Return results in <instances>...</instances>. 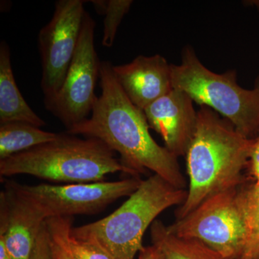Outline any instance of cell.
<instances>
[{
    "mask_svg": "<svg viewBox=\"0 0 259 259\" xmlns=\"http://www.w3.org/2000/svg\"><path fill=\"white\" fill-rule=\"evenodd\" d=\"M172 88L185 92L201 106L219 112L237 131L254 139L259 131V76L253 90L238 84L236 72L215 74L199 60L192 47L180 65L171 64Z\"/></svg>",
    "mask_w": 259,
    "mask_h": 259,
    "instance_id": "5b68a950",
    "label": "cell"
},
{
    "mask_svg": "<svg viewBox=\"0 0 259 259\" xmlns=\"http://www.w3.org/2000/svg\"><path fill=\"white\" fill-rule=\"evenodd\" d=\"M23 122L41 127L45 121L32 110L17 86L9 46L0 42V124Z\"/></svg>",
    "mask_w": 259,
    "mask_h": 259,
    "instance_id": "4fadbf2b",
    "label": "cell"
},
{
    "mask_svg": "<svg viewBox=\"0 0 259 259\" xmlns=\"http://www.w3.org/2000/svg\"><path fill=\"white\" fill-rule=\"evenodd\" d=\"M187 190L177 188L157 175L142 180L139 188L111 214L95 222L72 227L71 235L96 240L115 259H134L143 248V238L156 218L181 205Z\"/></svg>",
    "mask_w": 259,
    "mask_h": 259,
    "instance_id": "277c9868",
    "label": "cell"
},
{
    "mask_svg": "<svg viewBox=\"0 0 259 259\" xmlns=\"http://www.w3.org/2000/svg\"><path fill=\"white\" fill-rule=\"evenodd\" d=\"M90 2L93 3L97 13L105 17L102 46L111 48L115 41L117 29L134 2L132 0H93Z\"/></svg>",
    "mask_w": 259,
    "mask_h": 259,
    "instance_id": "e0dca14e",
    "label": "cell"
},
{
    "mask_svg": "<svg viewBox=\"0 0 259 259\" xmlns=\"http://www.w3.org/2000/svg\"><path fill=\"white\" fill-rule=\"evenodd\" d=\"M83 0L56 2L52 18L37 37L41 58L40 87L45 106L60 91L74 58L85 11Z\"/></svg>",
    "mask_w": 259,
    "mask_h": 259,
    "instance_id": "ba28073f",
    "label": "cell"
},
{
    "mask_svg": "<svg viewBox=\"0 0 259 259\" xmlns=\"http://www.w3.org/2000/svg\"><path fill=\"white\" fill-rule=\"evenodd\" d=\"M193 102L185 92L173 88L144 110L149 127L161 136L164 147L177 158L186 156L197 127Z\"/></svg>",
    "mask_w": 259,
    "mask_h": 259,
    "instance_id": "8fae6325",
    "label": "cell"
},
{
    "mask_svg": "<svg viewBox=\"0 0 259 259\" xmlns=\"http://www.w3.org/2000/svg\"><path fill=\"white\" fill-rule=\"evenodd\" d=\"M248 169L253 180V183L259 185V131L256 137L253 139Z\"/></svg>",
    "mask_w": 259,
    "mask_h": 259,
    "instance_id": "44dd1931",
    "label": "cell"
},
{
    "mask_svg": "<svg viewBox=\"0 0 259 259\" xmlns=\"http://www.w3.org/2000/svg\"><path fill=\"white\" fill-rule=\"evenodd\" d=\"M248 225V237L240 259H253L259 253V185L241 186Z\"/></svg>",
    "mask_w": 259,
    "mask_h": 259,
    "instance_id": "2e32d148",
    "label": "cell"
},
{
    "mask_svg": "<svg viewBox=\"0 0 259 259\" xmlns=\"http://www.w3.org/2000/svg\"><path fill=\"white\" fill-rule=\"evenodd\" d=\"M253 259H259V253L258 255H256V256Z\"/></svg>",
    "mask_w": 259,
    "mask_h": 259,
    "instance_id": "cb8c5ba5",
    "label": "cell"
},
{
    "mask_svg": "<svg viewBox=\"0 0 259 259\" xmlns=\"http://www.w3.org/2000/svg\"><path fill=\"white\" fill-rule=\"evenodd\" d=\"M112 66L110 61H101L102 93L91 116L66 133L100 140L118 153L121 162L138 176L150 170L177 188L186 190L187 181L178 158L153 139L144 110L126 96Z\"/></svg>",
    "mask_w": 259,
    "mask_h": 259,
    "instance_id": "6da1fadb",
    "label": "cell"
},
{
    "mask_svg": "<svg viewBox=\"0 0 259 259\" xmlns=\"http://www.w3.org/2000/svg\"><path fill=\"white\" fill-rule=\"evenodd\" d=\"M0 259H12L3 241H0Z\"/></svg>",
    "mask_w": 259,
    "mask_h": 259,
    "instance_id": "603a6c76",
    "label": "cell"
},
{
    "mask_svg": "<svg viewBox=\"0 0 259 259\" xmlns=\"http://www.w3.org/2000/svg\"><path fill=\"white\" fill-rule=\"evenodd\" d=\"M95 20L85 13L79 42L60 91L45 106L66 131L88 118L97 100L95 88L100 63L95 47Z\"/></svg>",
    "mask_w": 259,
    "mask_h": 259,
    "instance_id": "52a82bcc",
    "label": "cell"
},
{
    "mask_svg": "<svg viewBox=\"0 0 259 259\" xmlns=\"http://www.w3.org/2000/svg\"><path fill=\"white\" fill-rule=\"evenodd\" d=\"M30 259H54L46 222L37 236L36 243Z\"/></svg>",
    "mask_w": 259,
    "mask_h": 259,
    "instance_id": "ffe728a7",
    "label": "cell"
},
{
    "mask_svg": "<svg viewBox=\"0 0 259 259\" xmlns=\"http://www.w3.org/2000/svg\"><path fill=\"white\" fill-rule=\"evenodd\" d=\"M142 180L140 177H131L116 182L20 186L48 219L100 212L117 199L131 196Z\"/></svg>",
    "mask_w": 259,
    "mask_h": 259,
    "instance_id": "9c48e42d",
    "label": "cell"
},
{
    "mask_svg": "<svg viewBox=\"0 0 259 259\" xmlns=\"http://www.w3.org/2000/svg\"><path fill=\"white\" fill-rule=\"evenodd\" d=\"M112 69L126 96L142 110L173 89L171 64L159 54L139 56L129 64Z\"/></svg>",
    "mask_w": 259,
    "mask_h": 259,
    "instance_id": "7c38bea8",
    "label": "cell"
},
{
    "mask_svg": "<svg viewBox=\"0 0 259 259\" xmlns=\"http://www.w3.org/2000/svg\"><path fill=\"white\" fill-rule=\"evenodd\" d=\"M253 139L205 106L197 112V127L187 153L188 190L176 213L182 219L214 194L241 187L248 168Z\"/></svg>",
    "mask_w": 259,
    "mask_h": 259,
    "instance_id": "7a4b0ae2",
    "label": "cell"
},
{
    "mask_svg": "<svg viewBox=\"0 0 259 259\" xmlns=\"http://www.w3.org/2000/svg\"><path fill=\"white\" fill-rule=\"evenodd\" d=\"M0 192V241L12 259H30L47 216L20 188L5 180Z\"/></svg>",
    "mask_w": 259,
    "mask_h": 259,
    "instance_id": "30bf717a",
    "label": "cell"
},
{
    "mask_svg": "<svg viewBox=\"0 0 259 259\" xmlns=\"http://www.w3.org/2000/svg\"><path fill=\"white\" fill-rule=\"evenodd\" d=\"M139 253V259H165L161 250L153 244L143 247Z\"/></svg>",
    "mask_w": 259,
    "mask_h": 259,
    "instance_id": "7402d4cb",
    "label": "cell"
},
{
    "mask_svg": "<svg viewBox=\"0 0 259 259\" xmlns=\"http://www.w3.org/2000/svg\"><path fill=\"white\" fill-rule=\"evenodd\" d=\"M59 136L27 122L0 124V160L51 142Z\"/></svg>",
    "mask_w": 259,
    "mask_h": 259,
    "instance_id": "9a60e30c",
    "label": "cell"
},
{
    "mask_svg": "<svg viewBox=\"0 0 259 259\" xmlns=\"http://www.w3.org/2000/svg\"><path fill=\"white\" fill-rule=\"evenodd\" d=\"M151 236L165 259H225L201 241L173 234L158 220L151 226Z\"/></svg>",
    "mask_w": 259,
    "mask_h": 259,
    "instance_id": "5bb4252c",
    "label": "cell"
},
{
    "mask_svg": "<svg viewBox=\"0 0 259 259\" xmlns=\"http://www.w3.org/2000/svg\"><path fill=\"white\" fill-rule=\"evenodd\" d=\"M47 226L54 259H74L69 245L70 232L73 227V217L48 218Z\"/></svg>",
    "mask_w": 259,
    "mask_h": 259,
    "instance_id": "ac0fdd59",
    "label": "cell"
},
{
    "mask_svg": "<svg viewBox=\"0 0 259 259\" xmlns=\"http://www.w3.org/2000/svg\"><path fill=\"white\" fill-rule=\"evenodd\" d=\"M138 176L116 157L105 143L59 134L51 142L0 160L1 178L27 175L50 182L81 184L102 182L110 174Z\"/></svg>",
    "mask_w": 259,
    "mask_h": 259,
    "instance_id": "3957f363",
    "label": "cell"
},
{
    "mask_svg": "<svg viewBox=\"0 0 259 259\" xmlns=\"http://www.w3.org/2000/svg\"><path fill=\"white\" fill-rule=\"evenodd\" d=\"M241 186L205 199L168 230L177 236L202 242L225 259L241 258L248 237Z\"/></svg>",
    "mask_w": 259,
    "mask_h": 259,
    "instance_id": "8992f818",
    "label": "cell"
},
{
    "mask_svg": "<svg viewBox=\"0 0 259 259\" xmlns=\"http://www.w3.org/2000/svg\"><path fill=\"white\" fill-rule=\"evenodd\" d=\"M69 245L74 259H115L94 238H76L70 232Z\"/></svg>",
    "mask_w": 259,
    "mask_h": 259,
    "instance_id": "d6986e66",
    "label": "cell"
}]
</instances>
